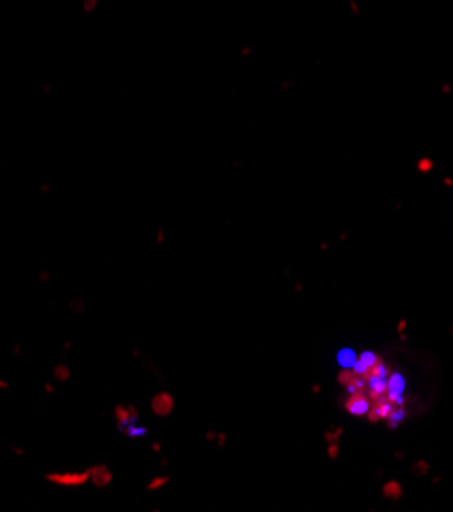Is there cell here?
Returning <instances> with one entry per match:
<instances>
[{"instance_id": "cell-3", "label": "cell", "mask_w": 453, "mask_h": 512, "mask_svg": "<svg viewBox=\"0 0 453 512\" xmlns=\"http://www.w3.org/2000/svg\"><path fill=\"white\" fill-rule=\"evenodd\" d=\"M149 406H151V413H154L156 417L166 419V417H170L174 413L176 400H174V396L170 392H158L154 398H151Z\"/></svg>"}, {"instance_id": "cell-7", "label": "cell", "mask_w": 453, "mask_h": 512, "mask_svg": "<svg viewBox=\"0 0 453 512\" xmlns=\"http://www.w3.org/2000/svg\"><path fill=\"white\" fill-rule=\"evenodd\" d=\"M378 360H380V355H376L374 351H364L362 355H358V360H356V364L351 370H354L358 376L366 378L370 374V370L376 366Z\"/></svg>"}, {"instance_id": "cell-8", "label": "cell", "mask_w": 453, "mask_h": 512, "mask_svg": "<svg viewBox=\"0 0 453 512\" xmlns=\"http://www.w3.org/2000/svg\"><path fill=\"white\" fill-rule=\"evenodd\" d=\"M356 360H358V355H356L354 349H343V351L339 353V364H341L345 370H347V368H354Z\"/></svg>"}, {"instance_id": "cell-11", "label": "cell", "mask_w": 453, "mask_h": 512, "mask_svg": "<svg viewBox=\"0 0 453 512\" xmlns=\"http://www.w3.org/2000/svg\"><path fill=\"white\" fill-rule=\"evenodd\" d=\"M168 482H170V478H168V476H164V478L160 476V478L151 480V482L147 484V490H149V492H154V490H158V488H164Z\"/></svg>"}, {"instance_id": "cell-12", "label": "cell", "mask_w": 453, "mask_h": 512, "mask_svg": "<svg viewBox=\"0 0 453 512\" xmlns=\"http://www.w3.org/2000/svg\"><path fill=\"white\" fill-rule=\"evenodd\" d=\"M84 309H86V302H84L82 298H76V300L70 302V311H72V313L78 315V313H84Z\"/></svg>"}, {"instance_id": "cell-10", "label": "cell", "mask_w": 453, "mask_h": 512, "mask_svg": "<svg viewBox=\"0 0 453 512\" xmlns=\"http://www.w3.org/2000/svg\"><path fill=\"white\" fill-rule=\"evenodd\" d=\"M400 496H402V488H400L398 482H388L384 486V498L386 500H398Z\"/></svg>"}, {"instance_id": "cell-5", "label": "cell", "mask_w": 453, "mask_h": 512, "mask_svg": "<svg viewBox=\"0 0 453 512\" xmlns=\"http://www.w3.org/2000/svg\"><path fill=\"white\" fill-rule=\"evenodd\" d=\"M88 472H90V484L94 488H109L113 484V472L105 464L90 466Z\"/></svg>"}, {"instance_id": "cell-9", "label": "cell", "mask_w": 453, "mask_h": 512, "mask_svg": "<svg viewBox=\"0 0 453 512\" xmlns=\"http://www.w3.org/2000/svg\"><path fill=\"white\" fill-rule=\"evenodd\" d=\"M52 376H54L56 382H68V380L72 378V370H70L66 364H58V366L54 368Z\"/></svg>"}, {"instance_id": "cell-2", "label": "cell", "mask_w": 453, "mask_h": 512, "mask_svg": "<svg viewBox=\"0 0 453 512\" xmlns=\"http://www.w3.org/2000/svg\"><path fill=\"white\" fill-rule=\"evenodd\" d=\"M374 400L366 394V392H354L349 394L345 400H343V408L349 413V415H356V417H366L370 413Z\"/></svg>"}, {"instance_id": "cell-4", "label": "cell", "mask_w": 453, "mask_h": 512, "mask_svg": "<svg viewBox=\"0 0 453 512\" xmlns=\"http://www.w3.org/2000/svg\"><path fill=\"white\" fill-rule=\"evenodd\" d=\"M137 421H139V411L135 406H123V404L115 406V423L121 433H125L129 427L137 425Z\"/></svg>"}, {"instance_id": "cell-1", "label": "cell", "mask_w": 453, "mask_h": 512, "mask_svg": "<svg viewBox=\"0 0 453 512\" xmlns=\"http://www.w3.org/2000/svg\"><path fill=\"white\" fill-rule=\"evenodd\" d=\"M45 480L49 484H54L58 488H82L86 484H90V472L82 470V472H52L45 474Z\"/></svg>"}, {"instance_id": "cell-6", "label": "cell", "mask_w": 453, "mask_h": 512, "mask_svg": "<svg viewBox=\"0 0 453 512\" xmlns=\"http://www.w3.org/2000/svg\"><path fill=\"white\" fill-rule=\"evenodd\" d=\"M339 384H343L349 394H354V392H366V382H364V378L358 376L351 368H347V370H343V372L339 374Z\"/></svg>"}, {"instance_id": "cell-13", "label": "cell", "mask_w": 453, "mask_h": 512, "mask_svg": "<svg viewBox=\"0 0 453 512\" xmlns=\"http://www.w3.org/2000/svg\"><path fill=\"white\" fill-rule=\"evenodd\" d=\"M0 388H3V390H5V388H9V384H7L5 380H0Z\"/></svg>"}]
</instances>
